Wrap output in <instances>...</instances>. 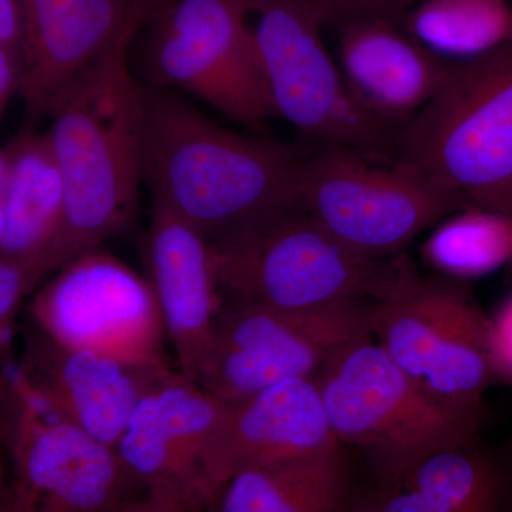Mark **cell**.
Here are the masks:
<instances>
[{"mask_svg":"<svg viewBox=\"0 0 512 512\" xmlns=\"http://www.w3.org/2000/svg\"><path fill=\"white\" fill-rule=\"evenodd\" d=\"M301 160L284 144L218 126L175 94L143 90V180L153 202L211 245L298 208Z\"/></svg>","mask_w":512,"mask_h":512,"instance_id":"6da1fadb","label":"cell"},{"mask_svg":"<svg viewBox=\"0 0 512 512\" xmlns=\"http://www.w3.org/2000/svg\"><path fill=\"white\" fill-rule=\"evenodd\" d=\"M124 39L74 74L50 103V146L64 187L62 227L49 272L99 248L133 218L143 180V89Z\"/></svg>","mask_w":512,"mask_h":512,"instance_id":"7a4b0ae2","label":"cell"},{"mask_svg":"<svg viewBox=\"0 0 512 512\" xmlns=\"http://www.w3.org/2000/svg\"><path fill=\"white\" fill-rule=\"evenodd\" d=\"M211 248L221 306L303 311L375 302L417 272L404 254L370 258L353 251L299 207Z\"/></svg>","mask_w":512,"mask_h":512,"instance_id":"3957f363","label":"cell"},{"mask_svg":"<svg viewBox=\"0 0 512 512\" xmlns=\"http://www.w3.org/2000/svg\"><path fill=\"white\" fill-rule=\"evenodd\" d=\"M336 441L365 457L372 480L393 483L424 460L483 433L485 410L431 399L372 338L313 377Z\"/></svg>","mask_w":512,"mask_h":512,"instance_id":"277c9868","label":"cell"},{"mask_svg":"<svg viewBox=\"0 0 512 512\" xmlns=\"http://www.w3.org/2000/svg\"><path fill=\"white\" fill-rule=\"evenodd\" d=\"M397 160L466 207L512 212V40L453 63L439 94L402 128Z\"/></svg>","mask_w":512,"mask_h":512,"instance_id":"5b68a950","label":"cell"},{"mask_svg":"<svg viewBox=\"0 0 512 512\" xmlns=\"http://www.w3.org/2000/svg\"><path fill=\"white\" fill-rule=\"evenodd\" d=\"M6 512H107L146 495L116 448L57 413L22 369L0 379Z\"/></svg>","mask_w":512,"mask_h":512,"instance_id":"8992f818","label":"cell"},{"mask_svg":"<svg viewBox=\"0 0 512 512\" xmlns=\"http://www.w3.org/2000/svg\"><path fill=\"white\" fill-rule=\"evenodd\" d=\"M299 208L346 247L393 258L444 218L466 208L447 188L400 160L346 147L302 157Z\"/></svg>","mask_w":512,"mask_h":512,"instance_id":"52a82bcc","label":"cell"},{"mask_svg":"<svg viewBox=\"0 0 512 512\" xmlns=\"http://www.w3.org/2000/svg\"><path fill=\"white\" fill-rule=\"evenodd\" d=\"M372 339L431 399L485 410L494 386L490 315L470 282L419 271L386 298L370 303Z\"/></svg>","mask_w":512,"mask_h":512,"instance_id":"ba28073f","label":"cell"},{"mask_svg":"<svg viewBox=\"0 0 512 512\" xmlns=\"http://www.w3.org/2000/svg\"><path fill=\"white\" fill-rule=\"evenodd\" d=\"M252 28L275 116L320 147L397 160L402 130L357 99L328 52L325 26L309 0H254Z\"/></svg>","mask_w":512,"mask_h":512,"instance_id":"9c48e42d","label":"cell"},{"mask_svg":"<svg viewBox=\"0 0 512 512\" xmlns=\"http://www.w3.org/2000/svg\"><path fill=\"white\" fill-rule=\"evenodd\" d=\"M370 303L303 311L221 306L194 382L231 403L286 380L313 379L340 352L372 338Z\"/></svg>","mask_w":512,"mask_h":512,"instance_id":"30bf717a","label":"cell"},{"mask_svg":"<svg viewBox=\"0 0 512 512\" xmlns=\"http://www.w3.org/2000/svg\"><path fill=\"white\" fill-rule=\"evenodd\" d=\"M254 0H167L151 20L153 87H180L251 128L275 116L252 28Z\"/></svg>","mask_w":512,"mask_h":512,"instance_id":"8fae6325","label":"cell"},{"mask_svg":"<svg viewBox=\"0 0 512 512\" xmlns=\"http://www.w3.org/2000/svg\"><path fill=\"white\" fill-rule=\"evenodd\" d=\"M56 272L32 302L43 338L141 369H170L164 322L148 279L99 248Z\"/></svg>","mask_w":512,"mask_h":512,"instance_id":"7c38bea8","label":"cell"},{"mask_svg":"<svg viewBox=\"0 0 512 512\" xmlns=\"http://www.w3.org/2000/svg\"><path fill=\"white\" fill-rule=\"evenodd\" d=\"M224 406L178 370L148 387L114 447L144 493L187 512L214 505L211 456Z\"/></svg>","mask_w":512,"mask_h":512,"instance_id":"4fadbf2b","label":"cell"},{"mask_svg":"<svg viewBox=\"0 0 512 512\" xmlns=\"http://www.w3.org/2000/svg\"><path fill=\"white\" fill-rule=\"evenodd\" d=\"M167 0H19V90L29 123L64 84L156 18Z\"/></svg>","mask_w":512,"mask_h":512,"instance_id":"5bb4252c","label":"cell"},{"mask_svg":"<svg viewBox=\"0 0 512 512\" xmlns=\"http://www.w3.org/2000/svg\"><path fill=\"white\" fill-rule=\"evenodd\" d=\"M335 441L315 380H286L225 403L212 478L221 490L235 474L296 460Z\"/></svg>","mask_w":512,"mask_h":512,"instance_id":"9a60e30c","label":"cell"},{"mask_svg":"<svg viewBox=\"0 0 512 512\" xmlns=\"http://www.w3.org/2000/svg\"><path fill=\"white\" fill-rule=\"evenodd\" d=\"M147 264L178 372L194 382L221 308L211 244L197 229L153 202Z\"/></svg>","mask_w":512,"mask_h":512,"instance_id":"2e32d148","label":"cell"},{"mask_svg":"<svg viewBox=\"0 0 512 512\" xmlns=\"http://www.w3.org/2000/svg\"><path fill=\"white\" fill-rule=\"evenodd\" d=\"M349 512H512V440L444 448L400 480L356 487Z\"/></svg>","mask_w":512,"mask_h":512,"instance_id":"e0dca14e","label":"cell"},{"mask_svg":"<svg viewBox=\"0 0 512 512\" xmlns=\"http://www.w3.org/2000/svg\"><path fill=\"white\" fill-rule=\"evenodd\" d=\"M339 30V66L350 89L375 116L400 130L439 94L453 67L397 20H356Z\"/></svg>","mask_w":512,"mask_h":512,"instance_id":"ac0fdd59","label":"cell"},{"mask_svg":"<svg viewBox=\"0 0 512 512\" xmlns=\"http://www.w3.org/2000/svg\"><path fill=\"white\" fill-rule=\"evenodd\" d=\"M20 369L57 413L116 447L141 396L173 367L141 369L90 350L63 348L42 336Z\"/></svg>","mask_w":512,"mask_h":512,"instance_id":"d6986e66","label":"cell"},{"mask_svg":"<svg viewBox=\"0 0 512 512\" xmlns=\"http://www.w3.org/2000/svg\"><path fill=\"white\" fill-rule=\"evenodd\" d=\"M8 178L2 192L5 235L0 256L29 265L40 279L49 275L64 210V187L47 134H19L8 148Z\"/></svg>","mask_w":512,"mask_h":512,"instance_id":"ffe728a7","label":"cell"},{"mask_svg":"<svg viewBox=\"0 0 512 512\" xmlns=\"http://www.w3.org/2000/svg\"><path fill=\"white\" fill-rule=\"evenodd\" d=\"M357 485L338 441L308 456L242 471L222 485L212 512H349Z\"/></svg>","mask_w":512,"mask_h":512,"instance_id":"44dd1931","label":"cell"},{"mask_svg":"<svg viewBox=\"0 0 512 512\" xmlns=\"http://www.w3.org/2000/svg\"><path fill=\"white\" fill-rule=\"evenodd\" d=\"M434 55L470 62L512 40L511 0H419L399 20Z\"/></svg>","mask_w":512,"mask_h":512,"instance_id":"7402d4cb","label":"cell"},{"mask_svg":"<svg viewBox=\"0 0 512 512\" xmlns=\"http://www.w3.org/2000/svg\"><path fill=\"white\" fill-rule=\"evenodd\" d=\"M436 274L470 282L512 262V212L461 208L444 218L420 248Z\"/></svg>","mask_w":512,"mask_h":512,"instance_id":"603a6c76","label":"cell"},{"mask_svg":"<svg viewBox=\"0 0 512 512\" xmlns=\"http://www.w3.org/2000/svg\"><path fill=\"white\" fill-rule=\"evenodd\" d=\"M40 281L29 265L0 256V365L8 362L20 305Z\"/></svg>","mask_w":512,"mask_h":512,"instance_id":"cb8c5ba5","label":"cell"},{"mask_svg":"<svg viewBox=\"0 0 512 512\" xmlns=\"http://www.w3.org/2000/svg\"><path fill=\"white\" fill-rule=\"evenodd\" d=\"M323 26L342 28L365 19L397 20L419 0H309Z\"/></svg>","mask_w":512,"mask_h":512,"instance_id":"d4e9b609","label":"cell"},{"mask_svg":"<svg viewBox=\"0 0 512 512\" xmlns=\"http://www.w3.org/2000/svg\"><path fill=\"white\" fill-rule=\"evenodd\" d=\"M490 340L494 384L512 387V293L490 315Z\"/></svg>","mask_w":512,"mask_h":512,"instance_id":"484cf974","label":"cell"},{"mask_svg":"<svg viewBox=\"0 0 512 512\" xmlns=\"http://www.w3.org/2000/svg\"><path fill=\"white\" fill-rule=\"evenodd\" d=\"M19 53L9 47L0 46V119L6 104L19 90Z\"/></svg>","mask_w":512,"mask_h":512,"instance_id":"4316f807","label":"cell"},{"mask_svg":"<svg viewBox=\"0 0 512 512\" xmlns=\"http://www.w3.org/2000/svg\"><path fill=\"white\" fill-rule=\"evenodd\" d=\"M20 9L19 0H0V46L19 53Z\"/></svg>","mask_w":512,"mask_h":512,"instance_id":"83f0119b","label":"cell"},{"mask_svg":"<svg viewBox=\"0 0 512 512\" xmlns=\"http://www.w3.org/2000/svg\"><path fill=\"white\" fill-rule=\"evenodd\" d=\"M107 512H187L180 505L170 503V501L161 500V498L143 495L136 500L121 504L120 507L113 508Z\"/></svg>","mask_w":512,"mask_h":512,"instance_id":"f1b7e54d","label":"cell"},{"mask_svg":"<svg viewBox=\"0 0 512 512\" xmlns=\"http://www.w3.org/2000/svg\"><path fill=\"white\" fill-rule=\"evenodd\" d=\"M9 491V461L5 443L0 434V512H6Z\"/></svg>","mask_w":512,"mask_h":512,"instance_id":"f546056e","label":"cell"},{"mask_svg":"<svg viewBox=\"0 0 512 512\" xmlns=\"http://www.w3.org/2000/svg\"><path fill=\"white\" fill-rule=\"evenodd\" d=\"M6 178H8V156L5 150H0V197L5 190Z\"/></svg>","mask_w":512,"mask_h":512,"instance_id":"4dcf8cb0","label":"cell"},{"mask_svg":"<svg viewBox=\"0 0 512 512\" xmlns=\"http://www.w3.org/2000/svg\"><path fill=\"white\" fill-rule=\"evenodd\" d=\"M5 212H3L2 202H0V242H2L3 235H5Z\"/></svg>","mask_w":512,"mask_h":512,"instance_id":"1f68e13d","label":"cell"}]
</instances>
